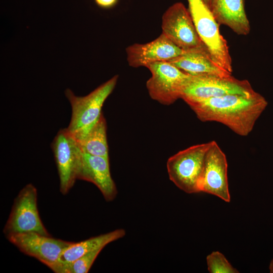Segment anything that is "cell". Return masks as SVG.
<instances>
[{
	"label": "cell",
	"mask_w": 273,
	"mask_h": 273,
	"mask_svg": "<svg viewBox=\"0 0 273 273\" xmlns=\"http://www.w3.org/2000/svg\"><path fill=\"white\" fill-rule=\"evenodd\" d=\"M102 250H97L83 255L71 264L65 266L63 273L88 272Z\"/></svg>",
	"instance_id": "d6986e66"
},
{
	"label": "cell",
	"mask_w": 273,
	"mask_h": 273,
	"mask_svg": "<svg viewBox=\"0 0 273 273\" xmlns=\"http://www.w3.org/2000/svg\"><path fill=\"white\" fill-rule=\"evenodd\" d=\"M51 148L57 167L60 191L68 193L77 179V170L81 150L66 128L60 129L54 138Z\"/></svg>",
	"instance_id": "30bf717a"
},
{
	"label": "cell",
	"mask_w": 273,
	"mask_h": 273,
	"mask_svg": "<svg viewBox=\"0 0 273 273\" xmlns=\"http://www.w3.org/2000/svg\"><path fill=\"white\" fill-rule=\"evenodd\" d=\"M210 11L219 24L226 25L237 34L250 32L244 0H212Z\"/></svg>",
	"instance_id": "5bb4252c"
},
{
	"label": "cell",
	"mask_w": 273,
	"mask_h": 273,
	"mask_svg": "<svg viewBox=\"0 0 273 273\" xmlns=\"http://www.w3.org/2000/svg\"><path fill=\"white\" fill-rule=\"evenodd\" d=\"M118 76L115 75L87 95L79 97L69 88L65 95L71 107V116L67 131L77 141L82 139L100 118L104 102L113 91Z\"/></svg>",
	"instance_id": "7a4b0ae2"
},
{
	"label": "cell",
	"mask_w": 273,
	"mask_h": 273,
	"mask_svg": "<svg viewBox=\"0 0 273 273\" xmlns=\"http://www.w3.org/2000/svg\"><path fill=\"white\" fill-rule=\"evenodd\" d=\"M211 142L191 146L168 158L166 163L170 180L188 194L200 192L201 178L206 153Z\"/></svg>",
	"instance_id": "277c9868"
},
{
	"label": "cell",
	"mask_w": 273,
	"mask_h": 273,
	"mask_svg": "<svg viewBox=\"0 0 273 273\" xmlns=\"http://www.w3.org/2000/svg\"><path fill=\"white\" fill-rule=\"evenodd\" d=\"M199 191L231 201L228 179V163L225 154L214 141H211L199 183Z\"/></svg>",
	"instance_id": "8fae6325"
},
{
	"label": "cell",
	"mask_w": 273,
	"mask_h": 273,
	"mask_svg": "<svg viewBox=\"0 0 273 273\" xmlns=\"http://www.w3.org/2000/svg\"><path fill=\"white\" fill-rule=\"evenodd\" d=\"M96 4L101 8L110 9L116 5L118 0H94Z\"/></svg>",
	"instance_id": "ffe728a7"
},
{
	"label": "cell",
	"mask_w": 273,
	"mask_h": 273,
	"mask_svg": "<svg viewBox=\"0 0 273 273\" xmlns=\"http://www.w3.org/2000/svg\"><path fill=\"white\" fill-rule=\"evenodd\" d=\"M77 179L94 184L108 202L113 200L117 195L116 185L110 173L109 157L91 155L81 150Z\"/></svg>",
	"instance_id": "7c38bea8"
},
{
	"label": "cell",
	"mask_w": 273,
	"mask_h": 273,
	"mask_svg": "<svg viewBox=\"0 0 273 273\" xmlns=\"http://www.w3.org/2000/svg\"><path fill=\"white\" fill-rule=\"evenodd\" d=\"M202 121H215L242 136H247L267 106L258 93L252 96L228 95L186 102Z\"/></svg>",
	"instance_id": "6da1fadb"
},
{
	"label": "cell",
	"mask_w": 273,
	"mask_h": 273,
	"mask_svg": "<svg viewBox=\"0 0 273 273\" xmlns=\"http://www.w3.org/2000/svg\"><path fill=\"white\" fill-rule=\"evenodd\" d=\"M207 268L210 273H238L225 256L219 251H213L206 257Z\"/></svg>",
	"instance_id": "ac0fdd59"
},
{
	"label": "cell",
	"mask_w": 273,
	"mask_h": 273,
	"mask_svg": "<svg viewBox=\"0 0 273 273\" xmlns=\"http://www.w3.org/2000/svg\"><path fill=\"white\" fill-rule=\"evenodd\" d=\"M7 238L22 252L35 258L56 273L59 272L62 252L73 243L34 232L15 234Z\"/></svg>",
	"instance_id": "9c48e42d"
},
{
	"label": "cell",
	"mask_w": 273,
	"mask_h": 273,
	"mask_svg": "<svg viewBox=\"0 0 273 273\" xmlns=\"http://www.w3.org/2000/svg\"><path fill=\"white\" fill-rule=\"evenodd\" d=\"M256 93L248 80L232 75H190L182 89L180 99L186 103L228 95L252 96Z\"/></svg>",
	"instance_id": "8992f818"
},
{
	"label": "cell",
	"mask_w": 273,
	"mask_h": 273,
	"mask_svg": "<svg viewBox=\"0 0 273 273\" xmlns=\"http://www.w3.org/2000/svg\"><path fill=\"white\" fill-rule=\"evenodd\" d=\"M168 62L191 76L231 75L218 66L209 55L201 53L186 52Z\"/></svg>",
	"instance_id": "2e32d148"
},
{
	"label": "cell",
	"mask_w": 273,
	"mask_h": 273,
	"mask_svg": "<svg viewBox=\"0 0 273 273\" xmlns=\"http://www.w3.org/2000/svg\"><path fill=\"white\" fill-rule=\"evenodd\" d=\"M125 231L119 229L90 238L79 242H73L61 253L59 258V273H63L64 267L83 255L99 249H103L108 244L123 238Z\"/></svg>",
	"instance_id": "9a60e30c"
},
{
	"label": "cell",
	"mask_w": 273,
	"mask_h": 273,
	"mask_svg": "<svg viewBox=\"0 0 273 273\" xmlns=\"http://www.w3.org/2000/svg\"><path fill=\"white\" fill-rule=\"evenodd\" d=\"M77 142L84 153L94 156L109 157L107 123L103 113L87 133Z\"/></svg>",
	"instance_id": "e0dca14e"
},
{
	"label": "cell",
	"mask_w": 273,
	"mask_h": 273,
	"mask_svg": "<svg viewBox=\"0 0 273 273\" xmlns=\"http://www.w3.org/2000/svg\"><path fill=\"white\" fill-rule=\"evenodd\" d=\"M269 269L270 272L273 273V259L271 260V261L270 262Z\"/></svg>",
	"instance_id": "7402d4cb"
},
{
	"label": "cell",
	"mask_w": 273,
	"mask_h": 273,
	"mask_svg": "<svg viewBox=\"0 0 273 273\" xmlns=\"http://www.w3.org/2000/svg\"><path fill=\"white\" fill-rule=\"evenodd\" d=\"M205 4L208 7V8L210 10L212 0H202Z\"/></svg>",
	"instance_id": "44dd1931"
},
{
	"label": "cell",
	"mask_w": 273,
	"mask_h": 273,
	"mask_svg": "<svg viewBox=\"0 0 273 273\" xmlns=\"http://www.w3.org/2000/svg\"><path fill=\"white\" fill-rule=\"evenodd\" d=\"M189 10L201 39L212 60L232 74V59L226 40L219 31V25L202 0H188Z\"/></svg>",
	"instance_id": "3957f363"
},
{
	"label": "cell",
	"mask_w": 273,
	"mask_h": 273,
	"mask_svg": "<svg viewBox=\"0 0 273 273\" xmlns=\"http://www.w3.org/2000/svg\"><path fill=\"white\" fill-rule=\"evenodd\" d=\"M127 60L132 67H146L151 63L169 61L186 53L162 33L154 40L134 43L126 49Z\"/></svg>",
	"instance_id": "4fadbf2b"
},
{
	"label": "cell",
	"mask_w": 273,
	"mask_h": 273,
	"mask_svg": "<svg viewBox=\"0 0 273 273\" xmlns=\"http://www.w3.org/2000/svg\"><path fill=\"white\" fill-rule=\"evenodd\" d=\"M146 67L151 73L146 87L153 100L169 105L180 99L182 89L190 75L168 61L151 63Z\"/></svg>",
	"instance_id": "ba28073f"
},
{
	"label": "cell",
	"mask_w": 273,
	"mask_h": 273,
	"mask_svg": "<svg viewBox=\"0 0 273 273\" xmlns=\"http://www.w3.org/2000/svg\"><path fill=\"white\" fill-rule=\"evenodd\" d=\"M37 194L36 188L31 184H27L19 192L3 230L7 237L30 232L50 236L39 215Z\"/></svg>",
	"instance_id": "52a82bcc"
},
{
	"label": "cell",
	"mask_w": 273,
	"mask_h": 273,
	"mask_svg": "<svg viewBox=\"0 0 273 273\" xmlns=\"http://www.w3.org/2000/svg\"><path fill=\"white\" fill-rule=\"evenodd\" d=\"M161 27L162 33L183 51L201 53L210 57L198 35L189 9L183 3H176L165 12Z\"/></svg>",
	"instance_id": "5b68a950"
}]
</instances>
